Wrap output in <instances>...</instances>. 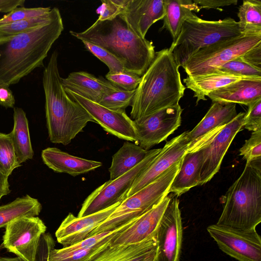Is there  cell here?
Listing matches in <instances>:
<instances>
[{"mask_svg": "<svg viewBox=\"0 0 261 261\" xmlns=\"http://www.w3.org/2000/svg\"><path fill=\"white\" fill-rule=\"evenodd\" d=\"M54 10L46 23L0 43V86L17 84L36 68L44 66V60L64 30L59 9Z\"/></svg>", "mask_w": 261, "mask_h": 261, "instance_id": "6da1fadb", "label": "cell"}, {"mask_svg": "<svg viewBox=\"0 0 261 261\" xmlns=\"http://www.w3.org/2000/svg\"><path fill=\"white\" fill-rule=\"evenodd\" d=\"M70 34L81 41H87L108 51L122 64L126 71L141 76L155 57L152 41L136 34L122 16L99 21L86 30Z\"/></svg>", "mask_w": 261, "mask_h": 261, "instance_id": "7a4b0ae2", "label": "cell"}, {"mask_svg": "<svg viewBox=\"0 0 261 261\" xmlns=\"http://www.w3.org/2000/svg\"><path fill=\"white\" fill-rule=\"evenodd\" d=\"M179 67L169 48L155 52L136 89L130 113L133 120L179 105L186 88Z\"/></svg>", "mask_w": 261, "mask_h": 261, "instance_id": "3957f363", "label": "cell"}, {"mask_svg": "<svg viewBox=\"0 0 261 261\" xmlns=\"http://www.w3.org/2000/svg\"><path fill=\"white\" fill-rule=\"evenodd\" d=\"M42 84L49 140L54 143L68 145L83 131L89 122L95 121L87 111L67 93L62 85L56 51L51 55L43 70Z\"/></svg>", "mask_w": 261, "mask_h": 261, "instance_id": "277c9868", "label": "cell"}, {"mask_svg": "<svg viewBox=\"0 0 261 261\" xmlns=\"http://www.w3.org/2000/svg\"><path fill=\"white\" fill-rule=\"evenodd\" d=\"M225 198L217 224L242 230L255 229L261 222V159L246 163Z\"/></svg>", "mask_w": 261, "mask_h": 261, "instance_id": "5b68a950", "label": "cell"}, {"mask_svg": "<svg viewBox=\"0 0 261 261\" xmlns=\"http://www.w3.org/2000/svg\"><path fill=\"white\" fill-rule=\"evenodd\" d=\"M243 34L238 22L233 18L206 20L195 14L184 22L180 33L169 49L177 64L182 67L200 49Z\"/></svg>", "mask_w": 261, "mask_h": 261, "instance_id": "8992f818", "label": "cell"}, {"mask_svg": "<svg viewBox=\"0 0 261 261\" xmlns=\"http://www.w3.org/2000/svg\"><path fill=\"white\" fill-rule=\"evenodd\" d=\"M181 160L182 159L155 180L125 198L88 237L114 230L139 217L158 204L168 195L169 188L179 169Z\"/></svg>", "mask_w": 261, "mask_h": 261, "instance_id": "52a82bcc", "label": "cell"}, {"mask_svg": "<svg viewBox=\"0 0 261 261\" xmlns=\"http://www.w3.org/2000/svg\"><path fill=\"white\" fill-rule=\"evenodd\" d=\"M261 42V33H243L237 37L200 49L182 67L187 76H198L214 73L229 61L241 56Z\"/></svg>", "mask_w": 261, "mask_h": 261, "instance_id": "ba28073f", "label": "cell"}, {"mask_svg": "<svg viewBox=\"0 0 261 261\" xmlns=\"http://www.w3.org/2000/svg\"><path fill=\"white\" fill-rule=\"evenodd\" d=\"M161 150L151 149L147 157L130 170L96 188L84 201L77 217L88 216L121 203L135 179L152 163Z\"/></svg>", "mask_w": 261, "mask_h": 261, "instance_id": "9c48e42d", "label": "cell"}, {"mask_svg": "<svg viewBox=\"0 0 261 261\" xmlns=\"http://www.w3.org/2000/svg\"><path fill=\"white\" fill-rule=\"evenodd\" d=\"M245 114L239 113L229 123L190 144H196L202 149L200 186L209 181L219 170L230 144L242 128Z\"/></svg>", "mask_w": 261, "mask_h": 261, "instance_id": "30bf717a", "label": "cell"}, {"mask_svg": "<svg viewBox=\"0 0 261 261\" xmlns=\"http://www.w3.org/2000/svg\"><path fill=\"white\" fill-rule=\"evenodd\" d=\"M2 246L23 261H35L40 240L46 226L37 216L14 220L5 227Z\"/></svg>", "mask_w": 261, "mask_h": 261, "instance_id": "8fae6325", "label": "cell"}, {"mask_svg": "<svg viewBox=\"0 0 261 261\" xmlns=\"http://www.w3.org/2000/svg\"><path fill=\"white\" fill-rule=\"evenodd\" d=\"M207 231L223 252L238 261H261V238L255 229L242 230L217 224Z\"/></svg>", "mask_w": 261, "mask_h": 261, "instance_id": "7c38bea8", "label": "cell"}, {"mask_svg": "<svg viewBox=\"0 0 261 261\" xmlns=\"http://www.w3.org/2000/svg\"><path fill=\"white\" fill-rule=\"evenodd\" d=\"M182 111L179 104L134 120L135 143L149 150L166 140L180 125Z\"/></svg>", "mask_w": 261, "mask_h": 261, "instance_id": "4fadbf2b", "label": "cell"}, {"mask_svg": "<svg viewBox=\"0 0 261 261\" xmlns=\"http://www.w3.org/2000/svg\"><path fill=\"white\" fill-rule=\"evenodd\" d=\"M179 201L171 197L156 231V254L154 261H179L183 228Z\"/></svg>", "mask_w": 261, "mask_h": 261, "instance_id": "5bb4252c", "label": "cell"}, {"mask_svg": "<svg viewBox=\"0 0 261 261\" xmlns=\"http://www.w3.org/2000/svg\"><path fill=\"white\" fill-rule=\"evenodd\" d=\"M65 90L71 98L87 111L95 122L98 123L106 132L120 139L136 142L133 120L125 111L110 110L70 90Z\"/></svg>", "mask_w": 261, "mask_h": 261, "instance_id": "9a60e30c", "label": "cell"}, {"mask_svg": "<svg viewBox=\"0 0 261 261\" xmlns=\"http://www.w3.org/2000/svg\"><path fill=\"white\" fill-rule=\"evenodd\" d=\"M187 133L185 132L166 142L152 163L135 179L125 198L155 180L182 159L190 144Z\"/></svg>", "mask_w": 261, "mask_h": 261, "instance_id": "2e32d148", "label": "cell"}, {"mask_svg": "<svg viewBox=\"0 0 261 261\" xmlns=\"http://www.w3.org/2000/svg\"><path fill=\"white\" fill-rule=\"evenodd\" d=\"M120 203L82 217H75L72 213H69L56 231L58 242L63 247H66L88 238L90 233L106 220Z\"/></svg>", "mask_w": 261, "mask_h": 261, "instance_id": "e0dca14e", "label": "cell"}, {"mask_svg": "<svg viewBox=\"0 0 261 261\" xmlns=\"http://www.w3.org/2000/svg\"><path fill=\"white\" fill-rule=\"evenodd\" d=\"M131 29L145 38L150 27L165 15L164 0H128L121 14Z\"/></svg>", "mask_w": 261, "mask_h": 261, "instance_id": "ac0fdd59", "label": "cell"}, {"mask_svg": "<svg viewBox=\"0 0 261 261\" xmlns=\"http://www.w3.org/2000/svg\"><path fill=\"white\" fill-rule=\"evenodd\" d=\"M170 198V196H166L158 204L137 218L127 228L116 234L111 240V244L138 243L156 233Z\"/></svg>", "mask_w": 261, "mask_h": 261, "instance_id": "d6986e66", "label": "cell"}, {"mask_svg": "<svg viewBox=\"0 0 261 261\" xmlns=\"http://www.w3.org/2000/svg\"><path fill=\"white\" fill-rule=\"evenodd\" d=\"M156 232L138 243L112 245L94 254L85 261H154Z\"/></svg>", "mask_w": 261, "mask_h": 261, "instance_id": "ffe728a7", "label": "cell"}, {"mask_svg": "<svg viewBox=\"0 0 261 261\" xmlns=\"http://www.w3.org/2000/svg\"><path fill=\"white\" fill-rule=\"evenodd\" d=\"M62 83L65 90L97 103L105 95L119 89L108 80L86 71L71 72L62 78Z\"/></svg>", "mask_w": 261, "mask_h": 261, "instance_id": "44dd1931", "label": "cell"}, {"mask_svg": "<svg viewBox=\"0 0 261 261\" xmlns=\"http://www.w3.org/2000/svg\"><path fill=\"white\" fill-rule=\"evenodd\" d=\"M202 161V149L196 144L190 145L184 155L180 166L169 190L178 197L192 188L199 186Z\"/></svg>", "mask_w": 261, "mask_h": 261, "instance_id": "7402d4cb", "label": "cell"}, {"mask_svg": "<svg viewBox=\"0 0 261 261\" xmlns=\"http://www.w3.org/2000/svg\"><path fill=\"white\" fill-rule=\"evenodd\" d=\"M208 96L213 102L248 106L261 98V78H244L220 88Z\"/></svg>", "mask_w": 261, "mask_h": 261, "instance_id": "603a6c76", "label": "cell"}, {"mask_svg": "<svg viewBox=\"0 0 261 261\" xmlns=\"http://www.w3.org/2000/svg\"><path fill=\"white\" fill-rule=\"evenodd\" d=\"M43 163L54 171L73 176L85 174L101 167L98 161L73 156L56 147H47L42 151Z\"/></svg>", "mask_w": 261, "mask_h": 261, "instance_id": "cb8c5ba5", "label": "cell"}, {"mask_svg": "<svg viewBox=\"0 0 261 261\" xmlns=\"http://www.w3.org/2000/svg\"><path fill=\"white\" fill-rule=\"evenodd\" d=\"M237 115L236 103L213 102L201 120L192 130L188 132L190 144L224 126Z\"/></svg>", "mask_w": 261, "mask_h": 261, "instance_id": "d4e9b609", "label": "cell"}, {"mask_svg": "<svg viewBox=\"0 0 261 261\" xmlns=\"http://www.w3.org/2000/svg\"><path fill=\"white\" fill-rule=\"evenodd\" d=\"M165 15L161 30L165 29L170 33L173 41L178 37L184 22L194 16L193 11L200 8L191 0H164Z\"/></svg>", "mask_w": 261, "mask_h": 261, "instance_id": "484cf974", "label": "cell"}, {"mask_svg": "<svg viewBox=\"0 0 261 261\" xmlns=\"http://www.w3.org/2000/svg\"><path fill=\"white\" fill-rule=\"evenodd\" d=\"M244 78L216 72L195 77L187 76L183 82L186 88L193 91L197 104L200 100H206L205 97L212 92Z\"/></svg>", "mask_w": 261, "mask_h": 261, "instance_id": "4316f807", "label": "cell"}, {"mask_svg": "<svg viewBox=\"0 0 261 261\" xmlns=\"http://www.w3.org/2000/svg\"><path fill=\"white\" fill-rule=\"evenodd\" d=\"M14 126L9 133L18 162L32 159L34 151L31 142L28 120L25 113L20 108H14Z\"/></svg>", "mask_w": 261, "mask_h": 261, "instance_id": "83f0119b", "label": "cell"}, {"mask_svg": "<svg viewBox=\"0 0 261 261\" xmlns=\"http://www.w3.org/2000/svg\"><path fill=\"white\" fill-rule=\"evenodd\" d=\"M150 150H146L136 143L125 141L112 156L109 168L110 179L114 180L130 170L143 161Z\"/></svg>", "mask_w": 261, "mask_h": 261, "instance_id": "f1b7e54d", "label": "cell"}, {"mask_svg": "<svg viewBox=\"0 0 261 261\" xmlns=\"http://www.w3.org/2000/svg\"><path fill=\"white\" fill-rule=\"evenodd\" d=\"M42 210L38 199L29 195L18 197L10 203L0 206V228L14 220L26 216H37Z\"/></svg>", "mask_w": 261, "mask_h": 261, "instance_id": "f546056e", "label": "cell"}, {"mask_svg": "<svg viewBox=\"0 0 261 261\" xmlns=\"http://www.w3.org/2000/svg\"><path fill=\"white\" fill-rule=\"evenodd\" d=\"M242 33H261V1L244 0L237 13Z\"/></svg>", "mask_w": 261, "mask_h": 261, "instance_id": "4dcf8cb0", "label": "cell"}, {"mask_svg": "<svg viewBox=\"0 0 261 261\" xmlns=\"http://www.w3.org/2000/svg\"><path fill=\"white\" fill-rule=\"evenodd\" d=\"M54 11L53 8L47 15L0 25V43L6 42L21 33L42 26L51 18Z\"/></svg>", "mask_w": 261, "mask_h": 261, "instance_id": "1f68e13d", "label": "cell"}, {"mask_svg": "<svg viewBox=\"0 0 261 261\" xmlns=\"http://www.w3.org/2000/svg\"><path fill=\"white\" fill-rule=\"evenodd\" d=\"M116 234L103 241L96 246L87 249L64 251L62 249L54 248L50 252L49 261H85L94 254L107 247Z\"/></svg>", "mask_w": 261, "mask_h": 261, "instance_id": "d6a6232c", "label": "cell"}, {"mask_svg": "<svg viewBox=\"0 0 261 261\" xmlns=\"http://www.w3.org/2000/svg\"><path fill=\"white\" fill-rule=\"evenodd\" d=\"M20 166L10 134L0 132V172L9 177L15 168Z\"/></svg>", "mask_w": 261, "mask_h": 261, "instance_id": "836d02e7", "label": "cell"}, {"mask_svg": "<svg viewBox=\"0 0 261 261\" xmlns=\"http://www.w3.org/2000/svg\"><path fill=\"white\" fill-rule=\"evenodd\" d=\"M216 72L245 78H261V69L246 63L239 57L222 64L214 73Z\"/></svg>", "mask_w": 261, "mask_h": 261, "instance_id": "e575fe53", "label": "cell"}, {"mask_svg": "<svg viewBox=\"0 0 261 261\" xmlns=\"http://www.w3.org/2000/svg\"><path fill=\"white\" fill-rule=\"evenodd\" d=\"M135 91L118 89L103 96L98 103L113 111H125L132 105Z\"/></svg>", "mask_w": 261, "mask_h": 261, "instance_id": "d590c367", "label": "cell"}, {"mask_svg": "<svg viewBox=\"0 0 261 261\" xmlns=\"http://www.w3.org/2000/svg\"><path fill=\"white\" fill-rule=\"evenodd\" d=\"M51 8L48 7L25 8L19 7L0 18V25L48 14Z\"/></svg>", "mask_w": 261, "mask_h": 261, "instance_id": "8d00e7d4", "label": "cell"}, {"mask_svg": "<svg viewBox=\"0 0 261 261\" xmlns=\"http://www.w3.org/2000/svg\"><path fill=\"white\" fill-rule=\"evenodd\" d=\"M86 48L99 59L108 67L109 73L125 71L122 64L107 50L87 41H82Z\"/></svg>", "mask_w": 261, "mask_h": 261, "instance_id": "74e56055", "label": "cell"}, {"mask_svg": "<svg viewBox=\"0 0 261 261\" xmlns=\"http://www.w3.org/2000/svg\"><path fill=\"white\" fill-rule=\"evenodd\" d=\"M106 77L107 80L120 90L133 91L138 87L141 76L125 71L116 73L108 72Z\"/></svg>", "mask_w": 261, "mask_h": 261, "instance_id": "f35d334b", "label": "cell"}, {"mask_svg": "<svg viewBox=\"0 0 261 261\" xmlns=\"http://www.w3.org/2000/svg\"><path fill=\"white\" fill-rule=\"evenodd\" d=\"M240 154L246 163L261 159V130L252 133L240 149Z\"/></svg>", "mask_w": 261, "mask_h": 261, "instance_id": "ab89813d", "label": "cell"}, {"mask_svg": "<svg viewBox=\"0 0 261 261\" xmlns=\"http://www.w3.org/2000/svg\"><path fill=\"white\" fill-rule=\"evenodd\" d=\"M128 0H101V5L96 12L99 14L97 20L103 21L111 19L121 14Z\"/></svg>", "mask_w": 261, "mask_h": 261, "instance_id": "60d3db41", "label": "cell"}, {"mask_svg": "<svg viewBox=\"0 0 261 261\" xmlns=\"http://www.w3.org/2000/svg\"><path fill=\"white\" fill-rule=\"evenodd\" d=\"M248 107L242 128L252 132L261 130V98L249 104Z\"/></svg>", "mask_w": 261, "mask_h": 261, "instance_id": "b9f144b4", "label": "cell"}, {"mask_svg": "<svg viewBox=\"0 0 261 261\" xmlns=\"http://www.w3.org/2000/svg\"><path fill=\"white\" fill-rule=\"evenodd\" d=\"M239 57L250 65L261 69V42Z\"/></svg>", "mask_w": 261, "mask_h": 261, "instance_id": "7bdbcfd3", "label": "cell"}, {"mask_svg": "<svg viewBox=\"0 0 261 261\" xmlns=\"http://www.w3.org/2000/svg\"><path fill=\"white\" fill-rule=\"evenodd\" d=\"M193 2L202 8L210 9L218 8L231 5H237V0H193Z\"/></svg>", "mask_w": 261, "mask_h": 261, "instance_id": "ee69618b", "label": "cell"}, {"mask_svg": "<svg viewBox=\"0 0 261 261\" xmlns=\"http://www.w3.org/2000/svg\"><path fill=\"white\" fill-rule=\"evenodd\" d=\"M15 103V97L9 87L0 86V106L6 108H13Z\"/></svg>", "mask_w": 261, "mask_h": 261, "instance_id": "f6af8a7d", "label": "cell"}, {"mask_svg": "<svg viewBox=\"0 0 261 261\" xmlns=\"http://www.w3.org/2000/svg\"><path fill=\"white\" fill-rule=\"evenodd\" d=\"M24 0H0V13H8L19 7H23Z\"/></svg>", "mask_w": 261, "mask_h": 261, "instance_id": "bcb514c9", "label": "cell"}, {"mask_svg": "<svg viewBox=\"0 0 261 261\" xmlns=\"http://www.w3.org/2000/svg\"><path fill=\"white\" fill-rule=\"evenodd\" d=\"M10 192L8 176L0 172V200L3 196L8 195Z\"/></svg>", "mask_w": 261, "mask_h": 261, "instance_id": "7dc6e473", "label": "cell"}, {"mask_svg": "<svg viewBox=\"0 0 261 261\" xmlns=\"http://www.w3.org/2000/svg\"><path fill=\"white\" fill-rule=\"evenodd\" d=\"M0 261H23V260H21L18 257H0Z\"/></svg>", "mask_w": 261, "mask_h": 261, "instance_id": "c3c4849f", "label": "cell"}]
</instances>
